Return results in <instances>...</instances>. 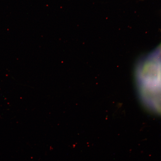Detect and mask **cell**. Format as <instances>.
Returning <instances> with one entry per match:
<instances>
[{"mask_svg": "<svg viewBox=\"0 0 161 161\" xmlns=\"http://www.w3.org/2000/svg\"><path fill=\"white\" fill-rule=\"evenodd\" d=\"M138 92L141 101L145 106L161 114V86Z\"/></svg>", "mask_w": 161, "mask_h": 161, "instance_id": "cell-2", "label": "cell"}, {"mask_svg": "<svg viewBox=\"0 0 161 161\" xmlns=\"http://www.w3.org/2000/svg\"><path fill=\"white\" fill-rule=\"evenodd\" d=\"M135 73L137 88L161 85V57L154 50L143 57Z\"/></svg>", "mask_w": 161, "mask_h": 161, "instance_id": "cell-1", "label": "cell"}]
</instances>
